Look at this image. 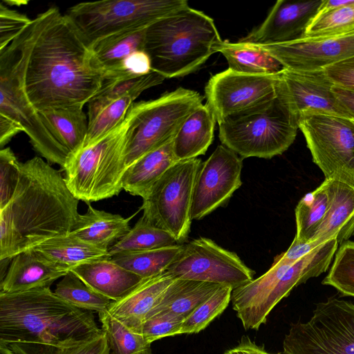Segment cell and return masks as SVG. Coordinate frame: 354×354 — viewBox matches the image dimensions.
Here are the masks:
<instances>
[{
  "label": "cell",
  "mask_w": 354,
  "mask_h": 354,
  "mask_svg": "<svg viewBox=\"0 0 354 354\" xmlns=\"http://www.w3.org/2000/svg\"><path fill=\"white\" fill-rule=\"evenodd\" d=\"M147 28L111 35L91 47L94 64L104 76L118 70L122 62L133 52L144 50Z\"/></svg>",
  "instance_id": "30"
},
{
  "label": "cell",
  "mask_w": 354,
  "mask_h": 354,
  "mask_svg": "<svg viewBox=\"0 0 354 354\" xmlns=\"http://www.w3.org/2000/svg\"><path fill=\"white\" fill-rule=\"evenodd\" d=\"M243 159L223 145L203 162L197 173L191 217L199 220L225 204L242 185Z\"/></svg>",
  "instance_id": "16"
},
{
  "label": "cell",
  "mask_w": 354,
  "mask_h": 354,
  "mask_svg": "<svg viewBox=\"0 0 354 354\" xmlns=\"http://www.w3.org/2000/svg\"><path fill=\"white\" fill-rule=\"evenodd\" d=\"M222 41L214 19L187 6L147 28L144 50L153 71L178 77L196 71Z\"/></svg>",
  "instance_id": "4"
},
{
  "label": "cell",
  "mask_w": 354,
  "mask_h": 354,
  "mask_svg": "<svg viewBox=\"0 0 354 354\" xmlns=\"http://www.w3.org/2000/svg\"><path fill=\"white\" fill-rule=\"evenodd\" d=\"M26 15L0 4V50L8 46L31 22Z\"/></svg>",
  "instance_id": "44"
},
{
  "label": "cell",
  "mask_w": 354,
  "mask_h": 354,
  "mask_svg": "<svg viewBox=\"0 0 354 354\" xmlns=\"http://www.w3.org/2000/svg\"><path fill=\"white\" fill-rule=\"evenodd\" d=\"M199 158L178 161L153 185L143 199L142 217L183 244L190 232L191 210Z\"/></svg>",
  "instance_id": "12"
},
{
  "label": "cell",
  "mask_w": 354,
  "mask_h": 354,
  "mask_svg": "<svg viewBox=\"0 0 354 354\" xmlns=\"http://www.w3.org/2000/svg\"><path fill=\"white\" fill-rule=\"evenodd\" d=\"M0 350L3 354H29L17 344H7L0 342Z\"/></svg>",
  "instance_id": "50"
},
{
  "label": "cell",
  "mask_w": 354,
  "mask_h": 354,
  "mask_svg": "<svg viewBox=\"0 0 354 354\" xmlns=\"http://www.w3.org/2000/svg\"><path fill=\"white\" fill-rule=\"evenodd\" d=\"M24 131L21 125L0 114V147L3 148L16 134Z\"/></svg>",
  "instance_id": "48"
},
{
  "label": "cell",
  "mask_w": 354,
  "mask_h": 354,
  "mask_svg": "<svg viewBox=\"0 0 354 354\" xmlns=\"http://www.w3.org/2000/svg\"><path fill=\"white\" fill-rule=\"evenodd\" d=\"M216 120L209 106L201 104L185 120L173 140L178 161L204 155L212 144Z\"/></svg>",
  "instance_id": "24"
},
{
  "label": "cell",
  "mask_w": 354,
  "mask_h": 354,
  "mask_svg": "<svg viewBox=\"0 0 354 354\" xmlns=\"http://www.w3.org/2000/svg\"><path fill=\"white\" fill-rule=\"evenodd\" d=\"M183 244H175L149 250L115 254L111 260L142 279L154 277L167 270L177 259Z\"/></svg>",
  "instance_id": "32"
},
{
  "label": "cell",
  "mask_w": 354,
  "mask_h": 354,
  "mask_svg": "<svg viewBox=\"0 0 354 354\" xmlns=\"http://www.w3.org/2000/svg\"><path fill=\"white\" fill-rule=\"evenodd\" d=\"M254 46L274 57L284 68L317 71L354 57V31L331 37H303L289 42Z\"/></svg>",
  "instance_id": "17"
},
{
  "label": "cell",
  "mask_w": 354,
  "mask_h": 354,
  "mask_svg": "<svg viewBox=\"0 0 354 354\" xmlns=\"http://www.w3.org/2000/svg\"><path fill=\"white\" fill-rule=\"evenodd\" d=\"M175 279L168 271L143 279L124 297L111 301L106 311L129 330L141 333L142 324Z\"/></svg>",
  "instance_id": "22"
},
{
  "label": "cell",
  "mask_w": 354,
  "mask_h": 354,
  "mask_svg": "<svg viewBox=\"0 0 354 354\" xmlns=\"http://www.w3.org/2000/svg\"><path fill=\"white\" fill-rule=\"evenodd\" d=\"M78 204L59 171L38 156L21 162L15 194L0 209V259L70 234Z\"/></svg>",
  "instance_id": "2"
},
{
  "label": "cell",
  "mask_w": 354,
  "mask_h": 354,
  "mask_svg": "<svg viewBox=\"0 0 354 354\" xmlns=\"http://www.w3.org/2000/svg\"><path fill=\"white\" fill-rule=\"evenodd\" d=\"M173 139L145 154L126 171L123 189L144 199L153 185L178 160L173 149Z\"/></svg>",
  "instance_id": "26"
},
{
  "label": "cell",
  "mask_w": 354,
  "mask_h": 354,
  "mask_svg": "<svg viewBox=\"0 0 354 354\" xmlns=\"http://www.w3.org/2000/svg\"><path fill=\"white\" fill-rule=\"evenodd\" d=\"M40 23L39 14L0 50V114L21 125L35 150L48 162L63 168L68 155L44 124L24 86L27 62Z\"/></svg>",
  "instance_id": "6"
},
{
  "label": "cell",
  "mask_w": 354,
  "mask_h": 354,
  "mask_svg": "<svg viewBox=\"0 0 354 354\" xmlns=\"http://www.w3.org/2000/svg\"><path fill=\"white\" fill-rule=\"evenodd\" d=\"M298 120L280 77L277 93L272 100L218 122L219 138L222 145L242 159H269L282 154L293 143Z\"/></svg>",
  "instance_id": "5"
},
{
  "label": "cell",
  "mask_w": 354,
  "mask_h": 354,
  "mask_svg": "<svg viewBox=\"0 0 354 354\" xmlns=\"http://www.w3.org/2000/svg\"><path fill=\"white\" fill-rule=\"evenodd\" d=\"M279 75L298 118L306 111L326 112L349 118L332 91L334 84L322 69L296 71L283 68Z\"/></svg>",
  "instance_id": "20"
},
{
  "label": "cell",
  "mask_w": 354,
  "mask_h": 354,
  "mask_svg": "<svg viewBox=\"0 0 354 354\" xmlns=\"http://www.w3.org/2000/svg\"><path fill=\"white\" fill-rule=\"evenodd\" d=\"M138 97L135 94H129L106 106L88 123L87 136L82 147L93 142L120 124Z\"/></svg>",
  "instance_id": "40"
},
{
  "label": "cell",
  "mask_w": 354,
  "mask_h": 354,
  "mask_svg": "<svg viewBox=\"0 0 354 354\" xmlns=\"http://www.w3.org/2000/svg\"><path fill=\"white\" fill-rule=\"evenodd\" d=\"M70 271L93 290L112 301L124 297L143 279L111 258L83 264Z\"/></svg>",
  "instance_id": "23"
},
{
  "label": "cell",
  "mask_w": 354,
  "mask_h": 354,
  "mask_svg": "<svg viewBox=\"0 0 354 354\" xmlns=\"http://www.w3.org/2000/svg\"><path fill=\"white\" fill-rule=\"evenodd\" d=\"M167 271L176 279L209 282L232 290L253 280L255 274L236 253L205 237L183 244Z\"/></svg>",
  "instance_id": "14"
},
{
  "label": "cell",
  "mask_w": 354,
  "mask_h": 354,
  "mask_svg": "<svg viewBox=\"0 0 354 354\" xmlns=\"http://www.w3.org/2000/svg\"><path fill=\"white\" fill-rule=\"evenodd\" d=\"M232 290L229 286H222L218 289L184 319L180 334L198 333L206 328L227 307L231 300Z\"/></svg>",
  "instance_id": "38"
},
{
  "label": "cell",
  "mask_w": 354,
  "mask_h": 354,
  "mask_svg": "<svg viewBox=\"0 0 354 354\" xmlns=\"http://www.w3.org/2000/svg\"><path fill=\"white\" fill-rule=\"evenodd\" d=\"M353 31L354 0L342 7L318 12L308 25L303 37H326Z\"/></svg>",
  "instance_id": "37"
},
{
  "label": "cell",
  "mask_w": 354,
  "mask_h": 354,
  "mask_svg": "<svg viewBox=\"0 0 354 354\" xmlns=\"http://www.w3.org/2000/svg\"><path fill=\"white\" fill-rule=\"evenodd\" d=\"M323 1L278 0L265 20L239 42L269 45L301 39Z\"/></svg>",
  "instance_id": "18"
},
{
  "label": "cell",
  "mask_w": 354,
  "mask_h": 354,
  "mask_svg": "<svg viewBox=\"0 0 354 354\" xmlns=\"http://www.w3.org/2000/svg\"><path fill=\"white\" fill-rule=\"evenodd\" d=\"M223 354H274L270 353L257 346L248 336H243L235 347L226 351ZM279 354V353H278Z\"/></svg>",
  "instance_id": "49"
},
{
  "label": "cell",
  "mask_w": 354,
  "mask_h": 354,
  "mask_svg": "<svg viewBox=\"0 0 354 354\" xmlns=\"http://www.w3.org/2000/svg\"><path fill=\"white\" fill-rule=\"evenodd\" d=\"M322 70L334 85L354 89V57Z\"/></svg>",
  "instance_id": "46"
},
{
  "label": "cell",
  "mask_w": 354,
  "mask_h": 354,
  "mask_svg": "<svg viewBox=\"0 0 354 354\" xmlns=\"http://www.w3.org/2000/svg\"><path fill=\"white\" fill-rule=\"evenodd\" d=\"M187 6L186 0H104L77 3L65 15L91 48L104 38L146 28Z\"/></svg>",
  "instance_id": "9"
},
{
  "label": "cell",
  "mask_w": 354,
  "mask_h": 354,
  "mask_svg": "<svg viewBox=\"0 0 354 354\" xmlns=\"http://www.w3.org/2000/svg\"><path fill=\"white\" fill-rule=\"evenodd\" d=\"M332 91L348 117L354 120V89L333 85Z\"/></svg>",
  "instance_id": "47"
},
{
  "label": "cell",
  "mask_w": 354,
  "mask_h": 354,
  "mask_svg": "<svg viewBox=\"0 0 354 354\" xmlns=\"http://www.w3.org/2000/svg\"><path fill=\"white\" fill-rule=\"evenodd\" d=\"M165 79L152 71L147 75L116 81H103L99 91L88 104V121L92 122L97 115L115 100L129 94L140 95L144 91L161 84Z\"/></svg>",
  "instance_id": "33"
},
{
  "label": "cell",
  "mask_w": 354,
  "mask_h": 354,
  "mask_svg": "<svg viewBox=\"0 0 354 354\" xmlns=\"http://www.w3.org/2000/svg\"><path fill=\"white\" fill-rule=\"evenodd\" d=\"M283 354H354V304L335 297L317 304L310 319L292 325Z\"/></svg>",
  "instance_id": "11"
},
{
  "label": "cell",
  "mask_w": 354,
  "mask_h": 354,
  "mask_svg": "<svg viewBox=\"0 0 354 354\" xmlns=\"http://www.w3.org/2000/svg\"><path fill=\"white\" fill-rule=\"evenodd\" d=\"M50 354H110V348L102 330L86 338L66 342L52 349Z\"/></svg>",
  "instance_id": "43"
},
{
  "label": "cell",
  "mask_w": 354,
  "mask_h": 354,
  "mask_svg": "<svg viewBox=\"0 0 354 354\" xmlns=\"http://www.w3.org/2000/svg\"><path fill=\"white\" fill-rule=\"evenodd\" d=\"M184 319L169 312L161 311L148 317L140 333L151 344L161 338L180 334Z\"/></svg>",
  "instance_id": "42"
},
{
  "label": "cell",
  "mask_w": 354,
  "mask_h": 354,
  "mask_svg": "<svg viewBox=\"0 0 354 354\" xmlns=\"http://www.w3.org/2000/svg\"><path fill=\"white\" fill-rule=\"evenodd\" d=\"M338 243L332 239L320 245L295 263L289 264L279 279L257 308L245 330H258L266 323L274 306L298 285L326 271L337 250Z\"/></svg>",
  "instance_id": "19"
},
{
  "label": "cell",
  "mask_w": 354,
  "mask_h": 354,
  "mask_svg": "<svg viewBox=\"0 0 354 354\" xmlns=\"http://www.w3.org/2000/svg\"><path fill=\"white\" fill-rule=\"evenodd\" d=\"M21 162L7 147L0 151V209L4 208L13 197L19 183Z\"/></svg>",
  "instance_id": "41"
},
{
  "label": "cell",
  "mask_w": 354,
  "mask_h": 354,
  "mask_svg": "<svg viewBox=\"0 0 354 354\" xmlns=\"http://www.w3.org/2000/svg\"><path fill=\"white\" fill-rule=\"evenodd\" d=\"M38 112L49 132L68 156L82 147L88 129L83 107H54Z\"/></svg>",
  "instance_id": "27"
},
{
  "label": "cell",
  "mask_w": 354,
  "mask_h": 354,
  "mask_svg": "<svg viewBox=\"0 0 354 354\" xmlns=\"http://www.w3.org/2000/svg\"><path fill=\"white\" fill-rule=\"evenodd\" d=\"M177 244L173 236L141 216L134 226L109 249L115 254L149 250Z\"/></svg>",
  "instance_id": "34"
},
{
  "label": "cell",
  "mask_w": 354,
  "mask_h": 354,
  "mask_svg": "<svg viewBox=\"0 0 354 354\" xmlns=\"http://www.w3.org/2000/svg\"><path fill=\"white\" fill-rule=\"evenodd\" d=\"M299 129L313 162L325 178L346 175L354 179V120L342 115L306 111L299 116Z\"/></svg>",
  "instance_id": "13"
},
{
  "label": "cell",
  "mask_w": 354,
  "mask_h": 354,
  "mask_svg": "<svg viewBox=\"0 0 354 354\" xmlns=\"http://www.w3.org/2000/svg\"><path fill=\"white\" fill-rule=\"evenodd\" d=\"M295 220L297 242L348 241L354 233V179L346 175L325 178L299 201Z\"/></svg>",
  "instance_id": "8"
},
{
  "label": "cell",
  "mask_w": 354,
  "mask_h": 354,
  "mask_svg": "<svg viewBox=\"0 0 354 354\" xmlns=\"http://www.w3.org/2000/svg\"><path fill=\"white\" fill-rule=\"evenodd\" d=\"M151 60L145 50L129 55L115 71L104 77L103 81H116L143 76L152 71Z\"/></svg>",
  "instance_id": "45"
},
{
  "label": "cell",
  "mask_w": 354,
  "mask_h": 354,
  "mask_svg": "<svg viewBox=\"0 0 354 354\" xmlns=\"http://www.w3.org/2000/svg\"><path fill=\"white\" fill-rule=\"evenodd\" d=\"M225 57L230 70L250 75H277L284 68L274 57L259 48L245 43L222 41L215 47Z\"/></svg>",
  "instance_id": "31"
},
{
  "label": "cell",
  "mask_w": 354,
  "mask_h": 354,
  "mask_svg": "<svg viewBox=\"0 0 354 354\" xmlns=\"http://www.w3.org/2000/svg\"><path fill=\"white\" fill-rule=\"evenodd\" d=\"M102 332L93 312L75 307L50 288L0 292V342L37 345L49 351Z\"/></svg>",
  "instance_id": "3"
},
{
  "label": "cell",
  "mask_w": 354,
  "mask_h": 354,
  "mask_svg": "<svg viewBox=\"0 0 354 354\" xmlns=\"http://www.w3.org/2000/svg\"><path fill=\"white\" fill-rule=\"evenodd\" d=\"M40 16L26 69V93L37 111L83 107L100 89L104 75L65 14L52 6Z\"/></svg>",
  "instance_id": "1"
},
{
  "label": "cell",
  "mask_w": 354,
  "mask_h": 354,
  "mask_svg": "<svg viewBox=\"0 0 354 354\" xmlns=\"http://www.w3.org/2000/svg\"><path fill=\"white\" fill-rule=\"evenodd\" d=\"M70 270L48 259L34 248L12 257L7 273L0 283V292L14 293L50 288Z\"/></svg>",
  "instance_id": "21"
},
{
  "label": "cell",
  "mask_w": 354,
  "mask_h": 354,
  "mask_svg": "<svg viewBox=\"0 0 354 354\" xmlns=\"http://www.w3.org/2000/svg\"><path fill=\"white\" fill-rule=\"evenodd\" d=\"M110 354H151V343L142 333L133 332L106 310L98 313Z\"/></svg>",
  "instance_id": "35"
},
{
  "label": "cell",
  "mask_w": 354,
  "mask_h": 354,
  "mask_svg": "<svg viewBox=\"0 0 354 354\" xmlns=\"http://www.w3.org/2000/svg\"><path fill=\"white\" fill-rule=\"evenodd\" d=\"M204 97L184 88L159 97L134 102L128 131L126 165H131L149 152L173 139L187 117L203 104Z\"/></svg>",
  "instance_id": "10"
},
{
  "label": "cell",
  "mask_w": 354,
  "mask_h": 354,
  "mask_svg": "<svg viewBox=\"0 0 354 354\" xmlns=\"http://www.w3.org/2000/svg\"><path fill=\"white\" fill-rule=\"evenodd\" d=\"M54 292L75 307L97 313L106 310L112 301L93 290L71 271L57 283Z\"/></svg>",
  "instance_id": "36"
},
{
  "label": "cell",
  "mask_w": 354,
  "mask_h": 354,
  "mask_svg": "<svg viewBox=\"0 0 354 354\" xmlns=\"http://www.w3.org/2000/svg\"><path fill=\"white\" fill-rule=\"evenodd\" d=\"M33 248L69 270L83 264L111 258L108 250L88 243L71 233L49 239Z\"/></svg>",
  "instance_id": "29"
},
{
  "label": "cell",
  "mask_w": 354,
  "mask_h": 354,
  "mask_svg": "<svg viewBox=\"0 0 354 354\" xmlns=\"http://www.w3.org/2000/svg\"><path fill=\"white\" fill-rule=\"evenodd\" d=\"M132 115L115 128L71 154L62 168L73 194L86 203L117 196L127 169L126 152Z\"/></svg>",
  "instance_id": "7"
},
{
  "label": "cell",
  "mask_w": 354,
  "mask_h": 354,
  "mask_svg": "<svg viewBox=\"0 0 354 354\" xmlns=\"http://www.w3.org/2000/svg\"><path fill=\"white\" fill-rule=\"evenodd\" d=\"M279 73L250 75L227 68L212 76L205 95L216 122L272 100L277 93Z\"/></svg>",
  "instance_id": "15"
},
{
  "label": "cell",
  "mask_w": 354,
  "mask_h": 354,
  "mask_svg": "<svg viewBox=\"0 0 354 354\" xmlns=\"http://www.w3.org/2000/svg\"><path fill=\"white\" fill-rule=\"evenodd\" d=\"M222 286L209 282L175 279L148 317L165 311L185 319Z\"/></svg>",
  "instance_id": "28"
},
{
  "label": "cell",
  "mask_w": 354,
  "mask_h": 354,
  "mask_svg": "<svg viewBox=\"0 0 354 354\" xmlns=\"http://www.w3.org/2000/svg\"><path fill=\"white\" fill-rule=\"evenodd\" d=\"M322 284L331 286L344 296L354 297V242L346 241L337 250Z\"/></svg>",
  "instance_id": "39"
},
{
  "label": "cell",
  "mask_w": 354,
  "mask_h": 354,
  "mask_svg": "<svg viewBox=\"0 0 354 354\" xmlns=\"http://www.w3.org/2000/svg\"><path fill=\"white\" fill-rule=\"evenodd\" d=\"M129 218L93 208L80 214L71 234L97 248L108 250L131 229Z\"/></svg>",
  "instance_id": "25"
}]
</instances>
